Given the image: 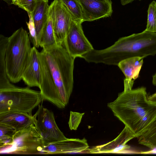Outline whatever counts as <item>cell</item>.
Listing matches in <instances>:
<instances>
[{
    "instance_id": "cell-1",
    "label": "cell",
    "mask_w": 156,
    "mask_h": 156,
    "mask_svg": "<svg viewBox=\"0 0 156 156\" xmlns=\"http://www.w3.org/2000/svg\"><path fill=\"white\" fill-rule=\"evenodd\" d=\"M75 59L60 44L43 48L39 53L41 93L60 108L68 104L73 91Z\"/></svg>"
},
{
    "instance_id": "cell-2",
    "label": "cell",
    "mask_w": 156,
    "mask_h": 156,
    "mask_svg": "<svg viewBox=\"0 0 156 156\" xmlns=\"http://www.w3.org/2000/svg\"><path fill=\"white\" fill-rule=\"evenodd\" d=\"M107 106L137 138L156 117V103L148 100L144 87L124 90Z\"/></svg>"
},
{
    "instance_id": "cell-3",
    "label": "cell",
    "mask_w": 156,
    "mask_h": 156,
    "mask_svg": "<svg viewBox=\"0 0 156 156\" xmlns=\"http://www.w3.org/2000/svg\"><path fill=\"white\" fill-rule=\"evenodd\" d=\"M156 55V33L145 30L119 39L111 46L98 50L94 49L85 54L83 58L89 62L118 66L128 58H144Z\"/></svg>"
},
{
    "instance_id": "cell-4",
    "label": "cell",
    "mask_w": 156,
    "mask_h": 156,
    "mask_svg": "<svg viewBox=\"0 0 156 156\" xmlns=\"http://www.w3.org/2000/svg\"><path fill=\"white\" fill-rule=\"evenodd\" d=\"M32 48L28 33L22 27L8 37L5 59L7 75L12 82L16 83L22 80Z\"/></svg>"
},
{
    "instance_id": "cell-5",
    "label": "cell",
    "mask_w": 156,
    "mask_h": 156,
    "mask_svg": "<svg viewBox=\"0 0 156 156\" xmlns=\"http://www.w3.org/2000/svg\"><path fill=\"white\" fill-rule=\"evenodd\" d=\"M44 100L40 91L29 87L13 85L0 90V113L17 111L31 114L33 110Z\"/></svg>"
},
{
    "instance_id": "cell-6",
    "label": "cell",
    "mask_w": 156,
    "mask_h": 156,
    "mask_svg": "<svg viewBox=\"0 0 156 156\" xmlns=\"http://www.w3.org/2000/svg\"><path fill=\"white\" fill-rule=\"evenodd\" d=\"M44 146L42 137L34 124L16 132L13 143L0 149L1 154H41Z\"/></svg>"
},
{
    "instance_id": "cell-7",
    "label": "cell",
    "mask_w": 156,
    "mask_h": 156,
    "mask_svg": "<svg viewBox=\"0 0 156 156\" xmlns=\"http://www.w3.org/2000/svg\"><path fill=\"white\" fill-rule=\"evenodd\" d=\"M34 124L42 137L44 146L67 139L57 126L53 112L41 105L33 115Z\"/></svg>"
},
{
    "instance_id": "cell-8",
    "label": "cell",
    "mask_w": 156,
    "mask_h": 156,
    "mask_svg": "<svg viewBox=\"0 0 156 156\" xmlns=\"http://www.w3.org/2000/svg\"><path fill=\"white\" fill-rule=\"evenodd\" d=\"M80 22L74 19L61 45L75 58L82 57L94 49L85 36Z\"/></svg>"
},
{
    "instance_id": "cell-9",
    "label": "cell",
    "mask_w": 156,
    "mask_h": 156,
    "mask_svg": "<svg viewBox=\"0 0 156 156\" xmlns=\"http://www.w3.org/2000/svg\"><path fill=\"white\" fill-rule=\"evenodd\" d=\"M48 15L52 21L57 43L61 45L66 37L72 20L74 19L59 0H54L49 5Z\"/></svg>"
},
{
    "instance_id": "cell-10",
    "label": "cell",
    "mask_w": 156,
    "mask_h": 156,
    "mask_svg": "<svg viewBox=\"0 0 156 156\" xmlns=\"http://www.w3.org/2000/svg\"><path fill=\"white\" fill-rule=\"evenodd\" d=\"M81 8L83 22L92 21L111 16V0H78Z\"/></svg>"
},
{
    "instance_id": "cell-11",
    "label": "cell",
    "mask_w": 156,
    "mask_h": 156,
    "mask_svg": "<svg viewBox=\"0 0 156 156\" xmlns=\"http://www.w3.org/2000/svg\"><path fill=\"white\" fill-rule=\"evenodd\" d=\"M89 146L87 140L76 138L67 139L44 146L41 154H66L87 151Z\"/></svg>"
},
{
    "instance_id": "cell-12",
    "label": "cell",
    "mask_w": 156,
    "mask_h": 156,
    "mask_svg": "<svg viewBox=\"0 0 156 156\" xmlns=\"http://www.w3.org/2000/svg\"><path fill=\"white\" fill-rule=\"evenodd\" d=\"M39 53L36 48H32L27 62L22 74V80L28 87H39L41 81V70Z\"/></svg>"
},
{
    "instance_id": "cell-13",
    "label": "cell",
    "mask_w": 156,
    "mask_h": 156,
    "mask_svg": "<svg viewBox=\"0 0 156 156\" xmlns=\"http://www.w3.org/2000/svg\"><path fill=\"white\" fill-rule=\"evenodd\" d=\"M136 138L131 130L125 126L119 135L112 141L106 144L95 146L87 151L91 153H116L129 149L130 146L127 144L131 139Z\"/></svg>"
},
{
    "instance_id": "cell-14",
    "label": "cell",
    "mask_w": 156,
    "mask_h": 156,
    "mask_svg": "<svg viewBox=\"0 0 156 156\" xmlns=\"http://www.w3.org/2000/svg\"><path fill=\"white\" fill-rule=\"evenodd\" d=\"M144 58L140 57L128 58L122 61L118 65L125 76L124 81V91L132 89L134 81L139 77Z\"/></svg>"
},
{
    "instance_id": "cell-15",
    "label": "cell",
    "mask_w": 156,
    "mask_h": 156,
    "mask_svg": "<svg viewBox=\"0 0 156 156\" xmlns=\"http://www.w3.org/2000/svg\"><path fill=\"white\" fill-rule=\"evenodd\" d=\"M0 123L13 128L16 132L34 124L32 114L17 111L0 113Z\"/></svg>"
},
{
    "instance_id": "cell-16",
    "label": "cell",
    "mask_w": 156,
    "mask_h": 156,
    "mask_svg": "<svg viewBox=\"0 0 156 156\" xmlns=\"http://www.w3.org/2000/svg\"><path fill=\"white\" fill-rule=\"evenodd\" d=\"M48 0H38L31 14L38 40L42 29L48 18Z\"/></svg>"
},
{
    "instance_id": "cell-17",
    "label": "cell",
    "mask_w": 156,
    "mask_h": 156,
    "mask_svg": "<svg viewBox=\"0 0 156 156\" xmlns=\"http://www.w3.org/2000/svg\"><path fill=\"white\" fill-rule=\"evenodd\" d=\"M8 37L0 35V89L12 86L6 73L5 62V52Z\"/></svg>"
},
{
    "instance_id": "cell-18",
    "label": "cell",
    "mask_w": 156,
    "mask_h": 156,
    "mask_svg": "<svg viewBox=\"0 0 156 156\" xmlns=\"http://www.w3.org/2000/svg\"><path fill=\"white\" fill-rule=\"evenodd\" d=\"M137 138L139 144L151 149L156 148V117Z\"/></svg>"
},
{
    "instance_id": "cell-19",
    "label": "cell",
    "mask_w": 156,
    "mask_h": 156,
    "mask_svg": "<svg viewBox=\"0 0 156 156\" xmlns=\"http://www.w3.org/2000/svg\"><path fill=\"white\" fill-rule=\"evenodd\" d=\"M38 43L39 46L42 48L53 46L58 44L54 35L52 21L49 15L48 20L41 33Z\"/></svg>"
},
{
    "instance_id": "cell-20",
    "label": "cell",
    "mask_w": 156,
    "mask_h": 156,
    "mask_svg": "<svg viewBox=\"0 0 156 156\" xmlns=\"http://www.w3.org/2000/svg\"><path fill=\"white\" fill-rule=\"evenodd\" d=\"M16 132L13 128L0 123V149L7 147L12 144Z\"/></svg>"
},
{
    "instance_id": "cell-21",
    "label": "cell",
    "mask_w": 156,
    "mask_h": 156,
    "mask_svg": "<svg viewBox=\"0 0 156 156\" xmlns=\"http://www.w3.org/2000/svg\"><path fill=\"white\" fill-rule=\"evenodd\" d=\"M66 8L74 19L83 22L81 8L78 0H59Z\"/></svg>"
},
{
    "instance_id": "cell-22",
    "label": "cell",
    "mask_w": 156,
    "mask_h": 156,
    "mask_svg": "<svg viewBox=\"0 0 156 156\" xmlns=\"http://www.w3.org/2000/svg\"><path fill=\"white\" fill-rule=\"evenodd\" d=\"M147 31L156 33V2L153 1L149 4L147 10Z\"/></svg>"
},
{
    "instance_id": "cell-23",
    "label": "cell",
    "mask_w": 156,
    "mask_h": 156,
    "mask_svg": "<svg viewBox=\"0 0 156 156\" xmlns=\"http://www.w3.org/2000/svg\"><path fill=\"white\" fill-rule=\"evenodd\" d=\"M84 113L70 112V117L68 122L69 128L71 130H76L80 124Z\"/></svg>"
},
{
    "instance_id": "cell-24",
    "label": "cell",
    "mask_w": 156,
    "mask_h": 156,
    "mask_svg": "<svg viewBox=\"0 0 156 156\" xmlns=\"http://www.w3.org/2000/svg\"><path fill=\"white\" fill-rule=\"evenodd\" d=\"M38 0H17L16 5L24 10L27 13L32 14Z\"/></svg>"
},
{
    "instance_id": "cell-25",
    "label": "cell",
    "mask_w": 156,
    "mask_h": 156,
    "mask_svg": "<svg viewBox=\"0 0 156 156\" xmlns=\"http://www.w3.org/2000/svg\"><path fill=\"white\" fill-rule=\"evenodd\" d=\"M28 14L29 17L30 21L28 23H27L30 32L29 37L34 46L37 48H38L39 45L32 16L29 13H28Z\"/></svg>"
},
{
    "instance_id": "cell-26",
    "label": "cell",
    "mask_w": 156,
    "mask_h": 156,
    "mask_svg": "<svg viewBox=\"0 0 156 156\" xmlns=\"http://www.w3.org/2000/svg\"><path fill=\"white\" fill-rule=\"evenodd\" d=\"M148 98L149 101L156 103V94H154L148 97Z\"/></svg>"
},
{
    "instance_id": "cell-27",
    "label": "cell",
    "mask_w": 156,
    "mask_h": 156,
    "mask_svg": "<svg viewBox=\"0 0 156 156\" xmlns=\"http://www.w3.org/2000/svg\"><path fill=\"white\" fill-rule=\"evenodd\" d=\"M136 0H120L121 3L123 5H125L132 2ZM140 1L141 0H138Z\"/></svg>"
},
{
    "instance_id": "cell-28",
    "label": "cell",
    "mask_w": 156,
    "mask_h": 156,
    "mask_svg": "<svg viewBox=\"0 0 156 156\" xmlns=\"http://www.w3.org/2000/svg\"><path fill=\"white\" fill-rule=\"evenodd\" d=\"M152 83L153 85L156 86V73L152 76ZM154 94H156V92Z\"/></svg>"
},
{
    "instance_id": "cell-29",
    "label": "cell",
    "mask_w": 156,
    "mask_h": 156,
    "mask_svg": "<svg viewBox=\"0 0 156 156\" xmlns=\"http://www.w3.org/2000/svg\"><path fill=\"white\" fill-rule=\"evenodd\" d=\"M11 1L12 4H14L16 5V3L17 2V0H10Z\"/></svg>"
},
{
    "instance_id": "cell-30",
    "label": "cell",
    "mask_w": 156,
    "mask_h": 156,
    "mask_svg": "<svg viewBox=\"0 0 156 156\" xmlns=\"http://www.w3.org/2000/svg\"><path fill=\"white\" fill-rule=\"evenodd\" d=\"M4 2L9 4H12V2L10 0H2Z\"/></svg>"
}]
</instances>
